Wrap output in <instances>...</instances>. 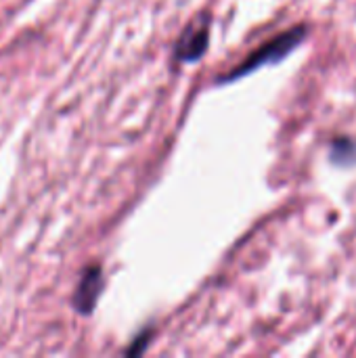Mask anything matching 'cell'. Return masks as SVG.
Instances as JSON below:
<instances>
[{"instance_id":"3","label":"cell","mask_w":356,"mask_h":358,"mask_svg":"<svg viewBox=\"0 0 356 358\" xmlns=\"http://www.w3.org/2000/svg\"><path fill=\"white\" fill-rule=\"evenodd\" d=\"M208 46H210V23L201 21L197 27H191L180 36L174 48V57L176 61L183 63H195L204 57Z\"/></svg>"},{"instance_id":"2","label":"cell","mask_w":356,"mask_h":358,"mask_svg":"<svg viewBox=\"0 0 356 358\" xmlns=\"http://www.w3.org/2000/svg\"><path fill=\"white\" fill-rule=\"evenodd\" d=\"M101 292H103V271L99 264H90L88 268L82 271L80 283L71 298L73 308L80 315H90L101 298Z\"/></svg>"},{"instance_id":"1","label":"cell","mask_w":356,"mask_h":358,"mask_svg":"<svg viewBox=\"0 0 356 358\" xmlns=\"http://www.w3.org/2000/svg\"><path fill=\"white\" fill-rule=\"evenodd\" d=\"M308 25H294L281 34H277L275 38H271L269 42H264L262 46H258L254 52H250L237 67H233L231 71H227L225 76H220L216 82L218 84H231L235 80H241L250 73H254L260 67L266 65H275L285 61L298 46L304 44V40L308 38Z\"/></svg>"},{"instance_id":"5","label":"cell","mask_w":356,"mask_h":358,"mask_svg":"<svg viewBox=\"0 0 356 358\" xmlns=\"http://www.w3.org/2000/svg\"><path fill=\"white\" fill-rule=\"evenodd\" d=\"M149 336H151V331L145 329V331L138 336V340H134V344L126 350V355H141V352L147 348V344H149Z\"/></svg>"},{"instance_id":"4","label":"cell","mask_w":356,"mask_h":358,"mask_svg":"<svg viewBox=\"0 0 356 358\" xmlns=\"http://www.w3.org/2000/svg\"><path fill=\"white\" fill-rule=\"evenodd\" d=\"M329 164L336 168H355L356 166V141L353 136H334L329 143Z\"/></svg>"}]
</instances>
